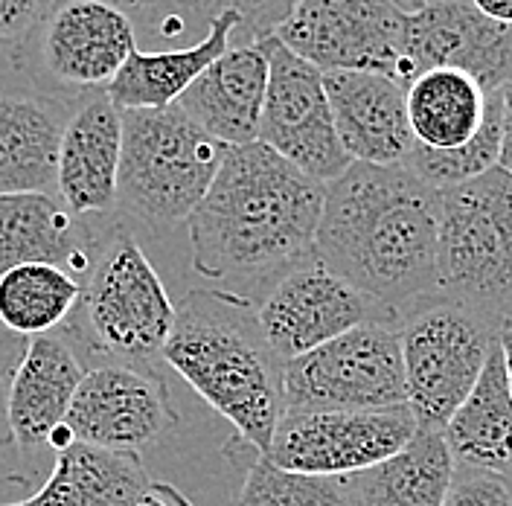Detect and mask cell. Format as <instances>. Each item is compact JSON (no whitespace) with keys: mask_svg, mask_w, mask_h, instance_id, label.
Segmentation results:
<instances>
[{"mask_svg":"<svg viewBox=\"0 0 512 506\" xmlns=\"http://www.w3.org/2000/svg\"><path fill=\"white\" fill-rule=\"evenodd\" d=\"M326 184L265 143L227 149L187 219L192 268L236 297H259L315 251Z\"/></svg>","mask_w":512,"mask_h":506,"instance_id":"1","label":"cell"},{"mask_svg":"<svg viewBox=\"0 0 512 506\" xmlns=\"http://www.w3.org/2000/svg\"><path fill=\"white\" fill-rule=\"evenodd\" d=\"M312 253L399 323L440 288V192L405 166L350 163L326 184Z\"/></svg>","mask_w":512,"mask_h":506,"instance_id":"2","label":"cell"},{"mask_svg":"<svg viewBox=\"0 0 512 506\" xmlns=\"http://www.w3.org/2000/svg\"><path fill=\"white\" fill-rule=\"evenodd\" d=\"M163 361L236 428V445L268 454L286 413V364L271 349L256 303L222 288H195L175 306Z\"/></svg>","mask_w":512,"mask_h":506,"instance_id":"3","label":"cell"},{"mask_svg":"<svg viewBox=\"0 0 512 506\" xmlns=\"http://www.w3.org/2000/svg\"><path fill=\"white\" fill-rule=\"evenodd\" d=\"M172 326L175 306L155 265L128 233H117L96 253L59 332L91 367L120 364L158 373L155 361L163 358Z\"/></svg>","mask_w":512,"mask_h":506,"instance_id":"4","label":"cell"},{"mask_svg":"<svg viewBox=\"0 0 512 506\" xmlns=\"http://www.w3.org/2000/svg\"><path fill=\"white\" fill-rule=\"evenodd\" d=\"M227 146L178 108L123 111L117 210L149 227L187 222L207 195Z\"/></svg>","mask_w":512,"mask_h":506,"instance_id":"5","label":"cell"},{"mask_svg":"<svg viewBox=\"0 0 512 506\" xmlns=\"http://www.w3.org/2000/svg\"><path fill=\"white\" fill-rule=\"evenodd\" d=\"M501 338V326L469 303L431 294L399 317L408 408L416 428L443 434Z\"/></svg>","mask_w":512,"mask_h":506,"instance_id":"6","label":"cell"},{"mask_svg":"<svg viewBox=\"0 0 512 506\" xmlns=\"http://www.w3.org/2000/svg\"><path fill=\"white\" fill-rule=\"evenodd\" d=\"M440 294L512 323V172L440 192Z\"/></svg>","mask_w":512,"mask_h":506,"instance_id":"7","label":"cell"},{"mask_svg":"<svg viewBox=\"0 0 512 506\" xmlns=\"http://www.w3.org/2000/svg\"><path fill=\"white\" fill-rule=\"evenodd\" d=\"M140 50L131 15L102 0H59L9 67L32 94L79 102L105 91Z\"/></svg>","mask_w":512,"mask_h":506,"instance_id":"8","label":"cell"},{"mask_svg":"<svg viewBox=\"0 0 512 506\" xmlns=\"http://www.w3.org/2000/svg\"><path fill=\"white\" fill-rule=\"evenodd\" d=\"M286 411H384L408 405L396 320H367L286 364Z\"/></svg>","mask_w":512,"mask_h":506,"instance_id":"9","label":"cell"},{"mask_svg":"<svg viewBox=\"0 0 512 506\" xmlns=\"http://www.w3.org/2000/svg\"><path fill=\"white\" fill-rule=\"evenodd\" d=\"M416 431L408 405L384 411H286L265 457L286 472L352 477L399 454Z\"/></svg>","mask_w":512,"mask_h":506,"instance_id":"10","label":"cell"},{"mask_svg":"<svg viewBox=\"0 0 512 506\" xmlns=\"http://www.w3.org/2000/svg\"><path fill=\"white\" fill-rule=\"evenodd\" d=\"M268 56V91L259 120V143L271 146L280 158L320 184L335 181L352 158L341 146L332 120L323 70L271 35L259 41Z\"/></svg>","mask_w":512,"mask_h":506,"instance_id":"11","label":"cell"},{"mask_svg":"<svg viewBox=\"0 0 512 506\" xmlns=\"http://www.w3.org/2000/svg\"><path fill=\"white\" fill-rule=\"evenodd\" d=\"M405 12L393 0H300L277 38L323 73L399 76ZM399 82V79H396Z\"/></svg>","mask_w":512,"mask_h":506,"instance_id":"12","label":"cell"},{"mask_svg":"<svg viewBox=\"0 0 512 506\" xmlns=\"http://www.w3.org/2000/svg\"><path fill=\"white\" fill-rule=\"evenodd\" d=\"M440 67L469 73L486 94L501 91L512 79V27L489 21L469 0H428L405 12L396 79L408 88Z\"/></svg>","mask_w":512,"mask_h":506,"instance_id":"13","label":"cell"},{"mask_svg":"<svg viewBox=\"0 0 512 506\" xmlns=\"http://www.w3.org/2000/svg\"><path fill=\"white\" fill-rule=\"evenodd\" d=\"M256 317L283 364L329 344L358 323L390 320L361 291L332 274L315 253L259 297Z\"/></svg>","mask_w":512,"mask_h":506,"instance_id":"14","label":"cell"},{"mask_svg":"<svg viewBox=\"0 0 512 506\" xmlns=\"http://www.w3.org/2000/svg\"><path fill=\"white\" fill-rule=\"evenodd\" d=\"M73 443L140 454L178 425L158 373L120 364L91 367L67 413Z\"/></svg>","mask_w":512,"mask_h":506,"instance_id":"15","label":"cell"},{"mask_svg":"<svg viewBox=\"0 0 512 506\" xmlns=\"http://www.w3.org/2000/svg\"><path fill=\"white\" fill-rule=\"evenodd\" d=\"M332 120L352 163L402 166L416 140L408 120V88L370 70L323 73Z\"/></svg>","mask_w":512,"mask_h":506,"instance_id":"16","label":"cell"},{"mask_svg":"<svg viewBox=\"0 0 512 506\" xmlns=\"http://www.w3.org/2000/svg\"><path fill=\"white\" fill-rule=\"evenodd\" d=\"M123 155V111L105 91L82 96L62 131L56 195L79 219L117 210V172Z\"/></svg>","mask_w":512,"mask_h":506,"instance_id":"17","label":"cell"},{"mask_svg":"<svg viewBox=\"0 0 512 506\" xmlns=\"http://www.w3.org/2000/svg\"><path fill=\"white\" fill-rule=\"evenodd\" d=\"M99 248L56 192L0 195V277L18 265H53L82 285Z\"/></svg>","mask_w":512,"mask_h":506,"instance_id":"18","label":"cell"},{"mask_svg":"<svg viewBox=\"0 0 512 506\" xmlns=\"http://www.w3.org/2000/svg\"><path fill=\"white\" fill-rule=\"evenodd\" d=\"M85 373L88 370L59 329L27 338L6 393V425L18 448L50 445L53 434L67 422Z\"/></svg>","mask_w":512,"mask_h":506,"instance_id":"19","label":"cell"},{"mask_svg":"<svg viewBox=\"0 0 512 506\" xmlns=\"http://www.w3.org/2000/svg\"><path fill=\"white\" fill-rule=\"evenodd\" d=\"M268 91V56L262 47H230L175 102L195 126L222 146L259 140Z\"/></svg>","mask_w":512,"mask_h":506,"instance_id":"20","label":"cell"},{"mask_svg":"<svg viewBox=\"0 0 512 506\" xmlns=\"http://www.w3.org/2000/svg\"><path fill=\"white\" fill-rule=\"evenodd\" d=\"M76 102L0 94V195L56 192L59 143Z\"/></svg>","mask_w":512,"mask_h":506,"instance_id":"21","label":"cell"},{"mask_svg":"<svg viewBox=\"0 0 512 506\" xmlns=\"http://www.w3.org/2000/svg\"><path fill=\"white\" fill-rule=\"evenodd\" d=\"M454 466L512 480V390L501 338L492 347L478 384L443 428Z\"/></svg>","mask_w":512,"mask_h":506,"instance_id":"22","label":"cell"},{"mask_svg":"<svg viewBox=\"0 0 512 506\" xmlns=\"http://www.w3.org/2000/svg\"><path fill=\"white\" fill-rule=\"evenodd\" d=\"M149 486L140 454L70 443L38 492L6 506H134Z\"/></svg>","mask_w":512,"mask_h":506,"instance_id":"23","label":"cell"},{"mask_svg":"<svg viewBox=\"0 0 512 506\" xmlns=\"http://www.w3.org/2000/svg\"><path fill=\"white\" fill-rule=\"evenodd\" d=\"M236 27L239 21L233 15H222L210 24L207 35H201L187 47L137 50L111 79L105 94L120 111L175 105L192 82L230 50V38Z\"/></svg>","mask_w":512,"mask_h":506,"instance_id":"24","label":"cell"},{"mask_svg":"<svg viewBox=\"0 0 512 506\" xmlns=\"http://www.w3.org/2000/svg\"><path fill=\"white\" fill-rule=\"evenodd\" d=\"M454 460L443 434L416 431L399 454L350 477L352 506H443Z\"/></svg>","mask_w":512,"mask_h":506,"instance_id":"25","label":"cell"},{"mask_svg":"<svg viewBox=\"0 0 512 506\" xmlns=\"http://www.w3.org/2000/svg\"><path fill=\"white\" fill-rule=\"evenodd\" d=\"M489 94L460 70H428L408 85V120L416 146L448 152L469 143L486 120Z\"/></svg>","mask_w":512,"mask_h":506,"instance_id":"26","label":"cell"},{"mask_svg":"<svg viewBox=\"0 0 512 506\" xmlns=\"http://www.w3.org/2000/svg\"><path fill=\"white\" fill-rule=\"evenodd\" d=\"M300 0H152L140 12L131 15L137 38L149 32L163 44L192 38L198 30H210V24L222 15H233L239 27L230 38V47H254L259 41L277 35L288 15Z\"/></svg>","mask_w":512,"mask_h":506,"instance_id":"27","label":"cell"},{"mask_svg":"<svg viewBox=\"0 0 512 506\" xmlns=\"http://www.w3.org/2000/svg\"><path fill=\"white\" fill-rule=\"evenodd\" d=\"M79 280L53 265H18L0 277V326L18 338L56 332L79 300Z\"/></svg>","mask_w":512,"mask_h":506,"instance_id":"28","label":"cell"},{"mask_svg":"<svg viewBox=\"0 0 512 506\" xmlns=\"http://www.w3.org/2000/svg\"><path fill=\"white\" fill-rule=\"evenodd\" d=\"M501 149H504V99H501V91H495L489 94L486 120L469 143L448 149V152L414 146V152L402 166L411 169L428 187L443 192L469 184L480 175H486L489 169L501 166Z\"/></svg>","mask_w":512,"mask_h":506,"instance_id":"29","label":"cell"},{"mask_svg":"<svg viewBox=\"0 0 512 506\" xmlns=\"http://www.w3.org/2000/svg\"><path fill=\"white\" fill-rule=\"evenodd\" d=\"M233 506H352L350 477L286 472L262 454L248 466Z\"/></svg>","mask_w":512,"mask_h":506,"instance_id":"30","label":"cell"},{"mask_svg":"<svg viewBox=\"0 0 512 506\" xmlns=\"http://www.w3.org/2000/svg\"><path fill=\"white\" fill-rule=\"evenodd\" d=\"M59 0H0V62H12Z\"/></svg>","mask_w":512,"mask_h":506,"instance_id":"31","label":"cell"},{"mask_svg":"<svg viewBox=\"0 0 512 506\" xmlns=\"http://www.w3.org/2000/svg\"><path fill=\"white\" fill-rule=\"evenodd\" d=\"M443 506H512L510 480L454 466V477Z\"/></svg>","mask_w":512,"mask_h":506,"instance_id":"32","label":"cell"},{"mask_svg":"<svg viewBox=\"0 0 512 506\" xmlns=\"http://www.w3.org/2000/svg\"><path fill=\"white\" fill-rule=\"evenodd\" d=\"M27 338L12 335L9 329L0 326V448L9 440V425H6V393H9V379L24 355Z\"/></svg>","mask_w":512,"mask_h":506,"instance_id":"33","label":"cell"},{"mask_svg":"<svg viewBox=\"0 0 512 506\" xmlns=\"http://www.w3.org/2000/svg\"><path fill=\"white\" fill-rule=\"evenodd\" d=\"M134 506H192L175 486L169 483H152L149 492L137 501Z\"/></svg>","mask_w":512,"mask_h":506,"instance_id":"34","label":"cell"},{"mask_svg":"<svg viewBox=\"0 0 512 506\" xmlns=\"http://www.w3.org/2000/svg\"><path fill=\"white\" fill-rule=\"evenodd\" d=\"M504 99V149H501V166L512 172V79L501 88Z\"/></svg>","mask_w":512,"mask_h":506,"instance_id":"35","label":"cell"},{"mask_svg":"<svg viewBox=\"0 0 512 506\" xmlns=\"http://www.w3.org/2000/svg\"><path fill=\"white\" fill-rule=\"evenodd\" d=\"M480 15H486L495 24H507L512 27V0H469Z\"/></svg>","mask_w":512,"mask_h":506,"instance_id":"36","label":"cell"},{"mask_svg":"<svg viewBox=\"0 0 512 506\" xmlns=\"http://www.w3.org/2000/svg\"><path fill=\"white\" fill-rule=\"evenodd\" d=\"M501 349H504V364H507V379L512 390V323L501 329Z\"/></svg>","mask_w":512,"mask_h":506,"instance_id":"37","label":"cell"},{"mask_svg":"<svg viewBox=\"0 0 512 506\" xmlns=\"http://www.w3.org/2000/svg\"><path fill=\"white\" fill-rule=\"evenodd\" d=\"M102 3H111V6L123 9V12H128V15H134V12H140L143 6H149L152 0H102Z\"/></svg>","mask_w":512,"mask_h":506,"instance_id":"38","label":"cell"},{"mask_svg":"<svg viewBox=\"0 0 512 506\" xmlns=\"http://www.w3.org/2000/svg\"><path fill=\"white\" fill-rule=\"evenodd\" d=\"M393 3H396L402 12H416V9H419V6H425L428 0H393Z\"/></svg>","mask_w":512,"mask_h":506,"instance_id":"39","label":"cell"},{"mask_svg":"<svg viewBox=\"0 0 512 506\" xmlns=\"http://www.w3.org/2000/svg\"><path fill=\"white\" fill-rule=\"evenodd\" d=\"M510 486H512V480H510Z\"/></svg>","mask_w":512,"mask_h":506,"instance_id":"40","label":"cell"}]
</instances>
